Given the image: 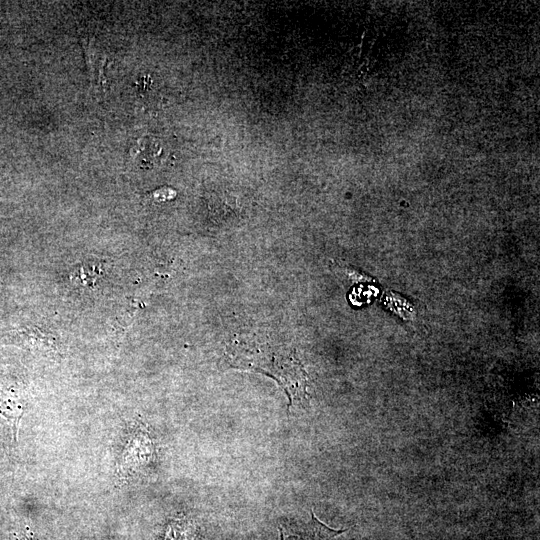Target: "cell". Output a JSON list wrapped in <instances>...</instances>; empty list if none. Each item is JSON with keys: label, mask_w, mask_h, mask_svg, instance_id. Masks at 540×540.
I'll list each match as a JSON object with an SVG mask.
<instances>
[{"label": "cell", "mask_w": 540, "mask_h": 540, "mask_svg": "<svg viewBox=\"0 0 540 540\" xmlns=\"http://www.w3.org/2000/svg\"><path fill=\"white\" fill-rule=\"evenodd\" d=\"M130 439L121 461L123 473L145 465L151 453V442L146 433L140 430Z\"/></svg>", "instance_id": "cell-2"}, {"label": "cell", "mask_w": 540, "mask_h": 540, "mask_svg": "<svg viewBox=\"0 0 540 540\" xmlns=\"http://www.w3.org/2000/svg\"><path fill=\"white\" fill-rule=\"evenodd\" d=\"M280 540H352L348 537L349 529L334 530L322 523L314 513L305 524L280 525Z\"/></svg>", "instance_id": "cell-1"}, {"label": "cell", "mask_w": 540, "mask_h": 540, "mask_svg": "<svg viewBox=\"0 0 540 540\" xmlns=\"http://www.w3.org/2000/svg\"><path fill=\"white\" fill-rule=\"evenodd\" d=\"M23 409L24 407L18 394L12 389L0 387V415L9 423L14 438H16Z\"/></svg>", "instance_id": "cell-3"}]
</instances>
